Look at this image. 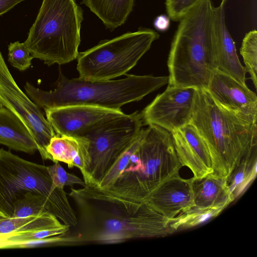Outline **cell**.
<instances>
[{
    "label": "cell",
    "instance_id": "31",
    "mask_svg": "<svg viewBox=\"0 0 257 257\" xmlns=\"http://www.w3.org/2000/svg\"><path fill=\"white\" fill-rule=\"evenodd\" d=\"M8 217L5 213L0 210V222ZM6 240L0 236V249H5Z\"/></svg>",
    "mask_w": 257,
    "mask_h": 257
},
{
    "label": "cell",
    "instance_id": "32",
    "mask_svg": "<svg viewBox=\"0 0 257 257\" xmlns=\"http://www.w3.org/2000/svg\"><path fill=\"white\" fill-rule=\"evenodd\" d=\"M227 0H222V2H223L224 3H225L226 1H227Z\"/></svg>",
    "mask_w": 257,
    "mask_h": 257
},
{
    "label": "cell",
    "instance_id": "24",
    "mask_svg": "<svg viewBox=\"0 0 257 257\" xmlns=\"http://www.w3.org/2000/svg\"><path fill=\"white\" fill-rule=\"evenodd\" d=\"M43 211L52 213L51 207L48 199L42 195L28 192L15 202L11 217H24L36 215Z\"/></svg>",
    "mask_w": 257,
    "mask_h": 257
},
{
    "label": "cell",
    "instance_id": "19",
    "mask_svg": "<svg viewBox=\"0 0 257 257\" xmlns=\"http://www.w3.org/2000/svg\"><path fill=\"white\" fill-rule=\"evenodd\" d=\"M67 226L53 214L43 211L24 217H9L0 222V236L6 241L35 232L64 228Z\"/></svg>",
    "mask_w": 257,
    "mask_h": 257
},
{
    "label": "cell",
    "instance_id": "7",
    "mask_svg": "<svg viewBox=\"0 0 257 257\" xmlns=\"http://www.w3.org/2000/svg\"><path fill=\"white\" fill-rule=\"evenodd\" d=\"M28 192L46 197L50 202L52 213L63 224L70 227L77 225L76 212L66 192L54 186L47 166L0 149V210L11 217L15 202Z\"/></svg>",
    "mask_w": 257,
    "mask_h": 257
},
{
    "label": "cell",
    "instance_id": "5",
    "mask_svg": "<svg viewBox=\"0 0 257 257\" xmlns=\"http://www.w3.org/2000/svg\"><path fill=\"white\" fill-rule=\"evenodd\" d=\"M211 0H201L180 20L167 61L169 85L206 89L214 70Z\"/></svg>",
    "mask_w": 257,
    "mask_h": 257
},
{
    "label": "cell",
    "instance_id": "14",
    "mask_svg": "<svg viewBox=\"0 0 257 257\" xmlns=\"http://www.w3.org/2000/svg\"><path fill=\"white\" fill-rule=\"evenodd\" d=\"M223 2L214 7L213 13V62L214 70L246 84L245 67L237 54L235 43L225 23Z\"/></svg>",
    "mask_w": 257,
    "mask_h": 257
},
{
    "label": "cell",
    "instance_id": "9",
    "mask_svg": "<svg viewBox=\"0 0 257 257\" xmlns=\"http://www.w3.org/2000/svg\"><path fill=\"white\" fill-rule=\"evenodd\" d=\"M138 111L110 120L92 130L84 137L89 140L90 163L84 180L95 187L117 158L139 135L143 126Z\"/></svg>",
    "mask_w": 257,
    "mask_h": 257
},
{
    "label": "cell",
    "instance_id": "17",
    "mask_svg": "<svg viewBox=\"0 0 257 257\" xmlns=\"http://www.w3.org/2000/svg\"><path fill=\"white\" fill-rule=\"evenodd\" d=\"M89 146V140L85 137L56 134L51 139L46 151L53 162L64 163L69 168H78L85 180L90 163Z\"/></svg>",
    "mask_w": 257,
    "mask_h": 257
},
{
    "label": "cell",
    "instance_id": "30",
    "mask_svg": "<svg viewBox=\"0 0 257 257\" xmlns=\"http://www.w3.org/2000/svg\"><path fill=\"white\" fill-rule=\"evenodd\" d=\"M25 0H0V16L8 12L18 4Z\"/></svg>",
    "mask_w": 257,
    "mask_h": 257
},
{
    "label": "cell",
    "instance_id": "27",
    "mask_svg": "<svg viewBox=\"0 0 257 257\" xmlns=\"http://www.w3.org/2000/svg\"><path fill=\"white\" fill-rule=\"evenodd\" d=\"M33 58L24 43L16 41L8 46V61L19 70L24 71L29 68Z\"/></svg>",
    "mask_w": 257,
    "mask_h": 257
},
{
    "label": "cell",
    "instance_id": "29",
    "mask_svg": "<svg viewBox=\"0 0 257 257\" xmlns=\"http://www.w3.org/2000/svg\"><path fill=\"white\" fill-rule=\"evenodd\" d=\"M170 18L166 15H161L157 16L154 21V26L160 32H165L170 27Z\"/></svg>",
    "mask_w": 257,
    "mask_h": 257
},
{
    "label": "cell",
    "instance_id": "16",
    "mask_svg": "<svg viewBox=\"0 0 257 257\" xmlns=\"http://www.w3.org/2000/svg\"><path fill=\"white\" fill-rule=\"evenodd\" d=\"M145 203L164 217L171 220L195 206L192 178L180 176L162 184Z\"/></svg>",
    "mask_w": 257,
    "mask_h": 257
},
{
    "label": "cell",
    "instance_id": "25",
    "mask_svg": "<svg viewBox=\"0 0 257 257\" xmlns=\"http://www.w3.org/2000/svg\"><path fill=\"white\" fill-rule=\"evenodd\" d=\"M245 69L250 76L254 87H257V31L253 30L244 37L240 49Z\"/></svg>",
    "mask_w": 257,
    "mask_h": 257
},
{
    "label": "cell",
    "instance_id": "13",
    "mask_svg": "<svg viewBox=\"0 0 257 257\" xmlns=\"http://www.w3.org/2000/svg\"><path fill=\"white\" fill-rule=\"evenodd\" d=\"M206 90L222 107L257 122V96L246 84L214 70Z\"/></svg>",
    "mask_w": 257,
    "mask_h": 257
},
{
    "label": "cell",
    "instance_id": "10",
    "mask_svg": "<svg viewBox=\"0 0 257 257\" xmlns=\"http://www.w3.org/2000/svg\"><path fill=\"white\" fill-rule=\"evenodd\" d=\"M0 102L14 113L34 139L43 160H49L46 147L56 134L40 108L20 88L0 51Z\"/></svg>",
    "mask_w": 257,
    "mask_h": 257
},
{
    "label": "cell",
    "instance_id": "12",
    "mask_svg": "<svg viewBox=\"0 0 257 257\" xmlns=\"http://www.w3.org/2000/svg\"><path fill=\"white\" fill-rule=\"evenodd\" d=\"M46 118L56 135L84 137L110 120L124 116L121 110L87 105H71L44 109Z\"/></svg>",
    "mask_w": 257,
    "mask_h": 257
},
{
    "label": "cell",
    "instance_id": "33",
    "mask_svg": "<svg viewBox=\"0 0 257 257\" xmlns=\"http://www.w3.org/2000/svg\"><path fill=\"white\" fill-rule=\"evenodd\" d=\"M2 105H1V102H0V106H2Z\"/></svg>",
    "mask_w": 257,
    "mask_h": 257
},
{
    "label": "cell",
    "instance_id": "18",
    "mask_svg": "<svg viewBox=\"0 0 257 257\" xmlns=\"http://www.w3.org/2000/svg\"><path fill=\"white\" fill-rule=\"evenodd\" d=\"M192 186L195 206L225 209L234 201L227 179L214 172L199 179L192 178Z\"/></svg>",
    "mask_w": 257,
    "mask_h": 257
},
{
    "label": "cell",
    "instance_id": "6",
    "mask_svg": "<svg viewBox=\"0 0 257 257\" xmlns=\"http://www.w3.org/2000/svg\"><path fill=\"white\" fill-rule=\"evenodd\" d=\"M83 11L76 0H43L24 42L34 58L51 66L78 57Z\"/></svg>",
    "mask_w": 257,
    "mask_h": 257
},
{
    "label": "cell",
    "instance_id": "11",
    "mask_svg": "<svg viewBox=\"0 0 257 257\" xmlns=\"http://www.w3.org/2000/svg\"><path fill=\"white\" fill-rule=\"evenodd\" d=\"M196 89L168 85L140 113L143 125H155L170 133L190 123Z\"/></svg>",
    "mask_w": 257,
    "mask_h": 257
},
{
    "label": "cell",
    "instance_id": "2",
    "mask_svg": "<svg viewBox=\"0 0 257 257\" xmlns=\"http://www.w3.org/2000/svg\"><path fill=\"white\" fill-rule=\"evenodd\" d=\"M142 128L99 182L103 193L145 202L162 184L179 176L182 167L171 133L155 125ZM98 189V188H97Z\"/></svg>",
    "mask_w": 257,
    "mask_h": 257
},
{
    "label": "cell",
    "instance_id": "28",
    "mask_svg": "<svg viewBox=\"0 0 257 257\" xmlns=\"http://www.w3.org/2000/svg\"><path fill=\"white\" fill-rule=\"evenodd\" d=\"M201 0H166L167 15L173 21L180 20Z\"/></svg>",
    "mask_w": 257,
    "mask_h": 257
},
{
    "label": "cell",
    "instance_id": "20",
    "mask_svg": "<svg viewBox=\"0 0 257 257\" xmlns=\"http://www.w3.org/2000/svg\"><path fill=\"white\" fill-rule=\"evenodd\" d=\"M0 144L28 154L37 151V145L25 125L3 106H0Z\"/></svg>",
    "mask_w": 257,
    "mask_h": 257
},
{
    "label": "cell",
    "instance_id": "1",
    "mask_svg": "<svg viewBox=\"0 0 257 257\" xmlns=\"http://www.w3.org/2000/svg\"><path fill=\"white\" fill-rule=\"evenodd\" d=\"M81 243H116L172 233L169 220L145 202H133L86 186L71 188Z\"/></svg>",
    "mask_w": 257,
    "mask_h": 257
},
{
    "label": "cell",
    "instance_id": "21",
    "mask_svg": "<svg viewBox=\"0 0 257 257\" xmlns=\"http://www.w3.org/2000/svg\"><path fill=\"white\" fill-rule=\"evenodd\" d=\"M135 0H82L103 23L112 31L124 24L133 11Z\"/></svg>",
    "mask_w": 257,
    "mask_h": 257
},
{
    "label": "cell",
    "instance_id": "3",
    "mask_svg": "<svg viewBox=\"0 0 257 257\" xmlns=\"http://www.w3.org/2000/svg\"><path fill=\"white\" fill-rule=\"evenodd\" d=\"M168 76L126 75L123 79L103 81L81 77L68 79L59 71L56 88L45 91L27 82L28 96L44 109L71 105H87L120 110L123 105L138 101L168 83Z\"/></svg>",
    "mask_w": 257,
    "mask_h": 257
},
{
    "label": "cell",
    "instance_id": "15",
    "mask_svg": "<svg viewBox=\"0 0 257 257\" xmlns=\"http://www.w3.org/2000/svg\"><path fill=\"white\" fill-rule=\"evenodd\" d=\"M171 134L182 166L191 170L194 179H199L214 172L208 147L191 123L172 132Z\"/></svg>",
    "mask_w": 257,
    "mask_h": 257
},
{
    "label": "cell",
    "instance_id": "8",
    "mask_svg": "<svg viewBox=\"0 0 257 257\" xmlns=\"http://www.w3.org/2000/svg\"><path fill=\"white\" fill-rule=\"evenodd\" d=\"M153 29L140 27L79 53L77 69L86 80H109L126 74L159 38Z\"/></svg>",
    "mask_w": 257,
    "mask_h": 257
},
{
    "label": "cell",
    "instance_id": "23",
    "mask_svg": "<svg viewBox=\"0 0 257 257\" xmlns=\"http://www.w3.org/2000/svg\"><path fill=\"white\" fill-rule=\"evenodd\" d=\"M224 208L193 206L174 219L169 220L172 233L194 227L219 215Z\"/></svg>",
    "mask_w": 257,
    "mask_h": 257
},
{
    "label": "cell",
    "instance_id": "26",
    "mask_svg": "<svg viewBox=\"0 0 257 257\" xmlns=\"http://www.w3.org/2000/svg\"><path fill=\"white\" fill-rule=\"evenodd\" d=\"M48 173L55 187L64 189L65 186H73L77 184L85 187L86 184L84 181L74 174L67 172L61 166L59 162H55L52 165L47 166Z\"/></svg>",
    "mask_w": 257,
    "mask_h": 257
},
{
    "label": "cell",
    "instance_id": "4",
    "mask_svg": "<svg viewBox=\"0 0 257 257\" xmlns=\"http://www.w3.org/2000/svg\"><path fill=\"white\" fill-rule=\"evenodd\" d=\"M257 122L217 104L206 89H197L191 123L209 150L214 172L226 178L257 146Z\"/></svg>",
    "mask_w": 257,
    "mask_h": 257
},
{
    "label": "cell",
    "instance_id": "22",
    "mask_svg": "<svg viewBox=\"0 0 257 257\" xmlns=\"http://www.w3.org/2000/svg\"><path fill=\"white\" fill-rule=\"evenodd\" d=\"M256 147L245 155L227 178V185L234 200L245 191L256 175Z\"/></svg>",
    "mask_w": 257,
    "mask_h": 257
}]
</instances>
